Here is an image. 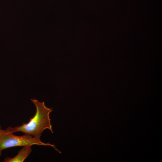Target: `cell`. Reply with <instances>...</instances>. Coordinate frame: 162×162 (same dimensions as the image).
Instances as JSON below:
<instances>
[{"label":"cell","instance_id":"obj_1","mask_svg":"<svg viewBox=\"0 0 162 162\" xmlns=\"http://www.w3.org/2000/svg\"><path fill=\"white\" fill-rule=\"evenodd\" d=\"M31 100L36 107V112L34 117L31 118L27 123H23L20 126L13 128H8L13 133L21 132L40 140L41 135L45 129H48L53 133L50 118V114L52 111V109L47 107L44 102H40L37 99Z\"/></svg>","mask_w":162,"mask_h":162},{"label":"cell","instance_id":"obj_2","mask_svg":"<svg viewBox=\"0 0 162 162\" xmlns=\"http://www.w3.org/2000/svg\"><path fill=\"white\" fill-rule=\"evenodd\" d=\"M34 145L50 146L56 149L53 144L45 143L33 137L32 136L25 134L21 136L15 135L11 132L7 128L3 130L0 126V154L2 150L7 148L16 146H24Z\"/></svg>","mask_w":162,"mask_h":162},{"label":"cell","instance_id":"obj_3","mask_svg":"<svg viewBox=\"0 0 162 162\" xmlns=\"http://www.w3.org/2000/svg\"><path fill=\"white\" fill-rule=\"evenodd\" d=\"M32 146H23L17 154L13 158H5L4 162H22L28 156L32 151Z\"/></svg>","mask_w":162,"mask_h":162},{"label":"cell","instance_id":"obj_4","mask_svg":"<svg viewBox=\"0 0 162 162\" xmlns=\"http://www.w3.org/2000/svg\"><path fill=\"white\" fill-rule=\"evenodd\" d=\"M1 156V155L0 154V157Z\"/></svg>","mask_w":162,"mask_h":162}]
</instances>
